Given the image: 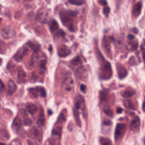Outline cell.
Instances as JSON below:
<instances>
[{
	"mask_svg": "<svg viewBox=\"0 0 145 145\" xmlns=\"http://www.w3.org/2000/svg\"><path fill=\"white\" fill-rule=\"evenodd\" d=\"M112 75V71L111 64L109 62H105L101 68V78L104 80L110 79Z\"/></svg>",
	"mask_w": 145,
	"mask_h": 145,
	"instance_id": "obj_2",
	"label": "cell"
},
{
	"mask_svg": "<svg viewBox=\"0 0 145 145\" xmlns=\"http://www.w3.org/2000/svg\"><path fill=\"white\" fill-rule=\"evenodd\" d=\"M80 90L83 93H85L86 92V86L83 84H82L80 86Z\"/></svg>",
	"mask_w": 145,
	"mask_h": 145,
	"instance_id": "obj_34",
	"label": "cell"
},
{
	"mask_svg": "<svg viewBox=\"0 0 145 145\" xmlns=\"http://www.w3.org/2000/svg\"><path fill=\"white\" fill-rule=\"evenodd\" d=\"M142 6V4L141 2L137 3L134 5L132 11V15H133L134 17H137L140 15L141 12Z\"/></svg>",
	"mask_w": 145,
	"mask_h": 145,
	"instance_id": "obj_12",
	"label": "cell"
},
{
	"mask_svg": "<svg viewBox=\"0 0 145 145\" xmlns=\"http://www.w3.org/2000/svg\"><path fill=\"white\" fill-rule=\"evenodd\" d=\"M47 60H41L40 62L39 66V72L41 75H43L45 72L46 71V65H47Z\"/></svg>",
	"mask_w": 145,
	"mask_h": 145,
	"instance_id": "obj_18",
	"label": "cell"
},
{
	"mask_svg": "<svg viewBox=\"0 0 145 145\" xmlns=\"http://www.w3.org/2000/svg\"><path fill=\"white\" fill-rule=\"evenodd\" d=\"M59 28V25L55 20H52L49 24V29L52 33L58 30Z\"/></svg>",
	"mask_w": 145,
	"mask_h": 145,
	"instance_id": "obj_20",
	"label": "cell"
},
{
	"mask_svg": "<svg viewBox=\"0 0 145 145\" xmlns=\"http://www.w3.org/2000/svg\"><path fill=\"white\" fill-rule=\"evenodd\" d=\"M28 48L25 47L20 48L14 56V59L18 62L21 61L28 52Z\"/></svg>",
	"mask_w": 145,
	"mask_h": 145,
	"instance_id": "obj_6",
	"label": "cell"
},
{
	"mask_svg": "<svg viewBox=\"0 0 145 145\" xmlns=\"http://www.w3.org/2000/svg\"><path fill=\"white\" fill-rule=\"evenodd\" d=\"M21 125V121L18 117H16L15 119L13 120V127L14 129L16 130H18Z\"/></svg>",
	"mask_w": 145,
	"mask_h": 145,
	"instance_id": "obj_22",
	"label": "cell"
},
{
	"mask_svg": "<svg viewBox=\"0 0 145 145\" xmlns=\"http://www.w3.org/2000/svg\"><path fill=\"white\" fill-rule=\"evenodd\" d=\"M61 128L60 127L54 128L52 132V135L55 136H60L61 134Z\"/></svg>",
	"mask_w": 145,
	"mask_h": 145,
	"instance_id": "obj_29",
	"label": "cell"
},
{
	"mask_svg": "<svg viewBox=\"0 0 145 145\" xmlns=\"http://www.w3.org/2000/svg\"><path fill=\"white\" fill-rule=\"evenodd\" d=\"M141 125L140 119L138 117L136 116L134 117L133 119L131 122L129 127L131 130L136 132L139 129Z\"/></svg>",
	"mask_w": 145,
	"mask_h": 145,
	"instance_id": "obj_10",
	"label": "cell"
},
{
	"mask_svg": "<svg viewBox=\"0 0 145 145\" xmlns=\"http://www.w3.org/2000/svg\"><path fill=\"white\" fill-rule=\"evenodd\" d=\"M126 125L125 124H117L116 126L115 132V141H119L123 137L126 132Z\"/></svg>",
	"mask_w": 145,
	"mask_h": 145,
	"instance_id": "obj_3",
	"label": "cell"
},
{
	"mask_svg": "<svg viewBox=\"0 0 145 145\" xmlns=\"http://www.w3.org/2000/svg\"><path fill=\"white\" fill-rule=\"evenodd\" d=\"M98 2L100 4L102 5H105L107 4V1L105 0H98Z\"/></svg>",
	"mask_w": 145,
	"mask_h": 145,
	"instance_id": "obj_39",
	"label": "cell"
},
{
	"mask_svg": "<svg viewBox=\"0 0 145 145\" xmlns=\"http://www.w3.org/2000/svg\"><path fill=\"white\" fill-rule=\"evenodd\" d=\"M32 123V122L31 121V120L29 119H27L24 120V124L26 126H30Z\"/></svg>",
	"mask_w": 145,
	"mask_h": 145,
	"instance_id": "obj_36",
	"label": "cell"
},
{
	"mask_svg": "<svg viewBox=\"0 0 145 145\" xmlns=\"http://www.w3.org/2000/svg\"><path fill=\"white\" fill-rule=\"evenodd\" d=\"M122 111H123V109L119 107L117 108V112L118 114H120L122 112Z\"/></svg>",
	"mask_w": 145,
	"mask_h": 145,
	"instance_id": "obj_41",
	"label": "cell"
},
{
	"mask_svg": "<svg viewBox=\"0 0 145 145\" xmlns=\"http://www.w3.org/2000/svg\"><path fill=\"white\" fill-rule=\"evenodd\" d=\"M110 12V8L108 7H105L103 9V13L106 17H108Z\"/></svg>",
	"mask_w": 145,
	"mask_h": 145,
	"instance_id": "obj_31",
	"label": "cell"
},
{
	"mask_svg": "<svg viewBox=\"0 0 145 145\" xmlns=\"http://www.w3.org/2000/svg\"><path fill=\"white\" fill-rule=\"evenodd\" d=\"M144 44H145V40H144Z\"/></svg>",
	"mask_w": 145,
	"mask_h": 145,
	"instance_id": "obj_48",
	"label": "cell"
},
{
	"mask_svg": "<svg viewBox=\"0 0 145 145\" xmlns=\"http://www.w3.org/2000/svg\"><path fill=\"white\" fill-rule=\"evenodd\" d=\"M48 113H49V115H51L52 114V112H51V110H48Z\"/></svg>",
	"mask_w": 145,
	"mask_h": 145,
	"instance_id": "obj_46",
	"label": "cell"
},
{
	"mask_svg": "<svg viewBox=\"0 0 145 145\" xmlns=\"http://www.w3.org/2000/svg\"><path fill=\"white\" fill-rule=\"evenodd\" d=\"M138 47V43L136 42L133 43L131 46V49L132 51H134L136 50L137 48Z\"/></svg>",
	"mask_w": 145,
	"mask_h": 145,
	"instance_id": "obj_35",
	"label": "cell"
},
{
	"mask_svg": "<svg viewBox=\"0 0 145 145\" xmlns=\"http://www.w3.org/2000/svg\"><path fill=\"white\" fill-rule=\"evenodd\" d=\"M118 76L120 79L124 78L128 74V71L124 66H119L117 68Z\"/></svg>",
	"mask_w": 145,
	"mask_h": 145,
	"instance_id": "obj_13",
	"label": "cell"
},
{
	"mask_svg": "<svg viewBox=\"0 0 145 145\" xmlns=\"http://www.w3.org/2000/svg\"><path fill=\"white\" fill-rule=\"evenodd\" d=\"M134 94V91L131 90H127L124 91L122 93V96L124 98H128L133 96Z\"/></svg>",
	"mask_w": 145,
	"mask_h": 145,
	"instance_id": "obj_23",
	"label": "cell"
},
{
	"mask_svg": "<svg viewBox=\"0 0 145 145\" xmlns=\"http://www.w3.org/2000/svg\"><path fill=\"white\" fill-rule=\"evenodd\" d=\"M0 90H1V91H2V90L4 89V88L5 87V85L3 83L2 81L1 80L0 81Z\"/></svg>",
	"mask_w": 145,
	"mask_h": 145,
	"instance_id": "obj_40",
	"label": "cell"
},
{
	"mask_svg": "<svg viewBox=\"0 0 145 145\" xmlns=\"http://www.w3.org/2000/svg\"><path fill=\"white\" fill-rule=\"evenodd\" d=\"M132 31L134 33H135V34H137L138 32V30L136 28H134V29H133Z\"/></svg>",
	"mask_w": 145,
	"mask_h": 145,
	"instance_id": "obj_42",
	"label": "cell"
},
{
	"mask_svg": "<svg viewBox=\"0 0 145 145\" xmlns=\"http://www.w3.org/2000/svg\"><path fill=\"white\" fill-rule=\"evenodd\" d=\"M142 57H143V60L144 63H145V51H143V53H142Z\"/></svg>",
	"mask_w": 145,
	"mask_h": 145,
	"instance_id": "obj_44",
	"label": "cell"
},
{
	"mask_svg": "<svg viewBox=\"0 0 145 145\" xmlns=\"http://www.w3.org/2000/svg\"><path fill=\"white\" fill-rule=\"evenodd\" d=\"M74 84V79L71 75H66V76L64 79L63 85L64 86L65 90L67 91H71L72 89V86Z\"/></svg>",
	"mask_w": 145,
	"mask_h": 145,
	"instance_id": "obj_7",
	"label": "cell"
},
{
	"mask_svg": "<svg viewBox=\"0 0 145 145\" xmlns=\"http://www.w3.org/2000/svg\"></svg>",
	"mask_w": 145,
	"mask_h": 145,
	"instance_id": "obj_51",
	"label": "cell"
},
{
	"mask_svg": "<svg viewBox=\"0 0 145 145\" xmlns=\"http://www.w3.org/2000/svg\"><path fill=\"white\" fill-rule=\"evenodd\" d=\"M85 100L83 96L79 95L75 99V108L76 110L83 109L85 107Z\"/></svg>",
	"mask_w": 145,
	"mask_h": 145,
	"instance_id": "obj_8",
	"label": "cell"
},
{
	"mask_svg": "<svg viewBox=\"0 0 145 145\" xmlns=\"http://www.w3.org/2000/svg\"><path fill=\"white\" fill-rule=\"evenodd\" d=\"M74 116H75V119L76 121V123L77 124V125L80 127L81 126V122L80 121V119L79 118V112L78 110L75 109V110L74 111Z\"/></svg>",
	"mask_w": 145,
	"mask_h": 145,
	"instance_id": "obj_27",
	"label": "cell"
},
{
	"mask_svg": "<svg viewBox=\"0 0 145 145\" xmlns=\"http://www.w3.org/2000/svg\"><path fill=\"white\" fill-rule=\"evenodd\" d=\"M0 34L3 38L9 39L14 37L15 35V32L10 27L5 25L1 28Z\"/></svg>",
	"mask_w": 145,
	"mask_h": 145,
	"instance_id": "obj_4",
	"label": "cell"
},
{
	"mask_svg": "<svg viewBox=\"0 0 145 145\" xmlns=\"http://www.w3.org/2000/svg\"><path fill=\"white\" fill-rule=\"evenodd\" d=\"M0 145H6V144H4V143H1L0 144Z\"/></svg>",
	"mask_w": 145,
	"mask_h": 145,
	"instance_id": "obj_47",
	"label": "cell"
},
{
	"mask_svg": "<svg viewBox=\"0 0 145 145\" xmlns=\"http://www.w3.org/2000/svg\"><path fill=\"white\" fill-rule=\"evenodd\" d=\"M26 108L30 114L33 115L38 111V108L35 105L32 103H28L26 106Z\"/></svg>",
	"mask_w": 145,
	"mask_h": 145,
	"instance_id": "obj_16",
	"label": "cell"
},
{
	"mask_svg": "<svg viewBox=\"0 0 145 145\" xmlns=\"http://www.w3.org/2000/svg\"><path fill=\"white\" fill-rule=\"evenodd\" d=\"M71 63L73 65L76 66L78 65L82 64L83 63V61L81 58L79 56H77L74 58L71 61Z\"/></svg>",
	"mask_w": 145,
	"mask_h": 145,
	"instance_id": "obj_24",
	"label": "cell"
},
{
	"mask_svg": "<svg viewBox=\"0 0 145 145\" xmlns=\"http://www.w3.org/2000/svg\"><path fill=\"white\" fill-rule=\"evenodd\" d=\"M66 120V117L64 113L63 112L60 113L59 117H58V120L57 121V124H62L65 122Z\"/></svg>",
	"mask_w": 145,
	"mask_h": 145,
	"instance_id": "obj_28",
	"label": "cell"
},
{
	"mask_svg": "<svg viewBox=\"0 0 145 145\" xmlns=\"http://www.w3.org/2000/svg\"><path fill=\"white\" fill-rule=\"evenodd\" d=\"M2 132H3V133H1V136H3L4 138L8 139L9 138V135L7 131L4 130L2 131Z\"/></svg>",
	"mask_w": 145,
	"mask_h": 145,
	"instance_id": "obj_33",
	"label": "cell"
},
{
	"mask_svg": "<svg viewBox=\"0 0 145 145\" xmlns=\"http://www.w3.org/2000/svg\"><path fill=\"white\" fill-rule=\"evenodd\" d=\"M44 122H45V117L43 114V112L42 111L41 112V113L40 114L39 117L37 120V124L38 127H42L44 124Z\"/></svg>",
	"mask_w": 145,
	"mask_h": 145,
	"instance_id": "obj_21",
	"label": "cell"
},
{
	"mask_svg": "<svg viewBox=\"0 0 145 145\" xmlns=\"http://www.w3.org/2000/svg\"><path fill=\"white\" fill-rule=\"evenodd\" d=\"M109 91L107 89H103L100 92V100L103 102L106 101L108 98Z\"/></svg>",
	"mask_w": 145,
	"mask_h": 145,
	"instance_id": "obj_19",
	"label": "cell"
},
{
	"mask_svg": "<svg viewBox=\"0 0 145 145\" xmlns=\"http://www.w3.org/2000/svg\"><path fill=\"white\" fill-rule=\"evenodd\" d=\"M70 53V50L66 45L61 46L58 49V54L60 57H66Z\"/></svg>",
	"mask_w": 145,
	"mask_h": 145,
	"instance_id": "obj_11",
	"label": "cell"
},
{
	"mask_svg": "<svg viewBox=\"0 0 145 145\" xmlns=\"http://www.w3.org/2000/svg\"><path fill=\"white\" fill-rule=\"evenodd\" d=\"M68 2L70 4L76 6H81L85 2V1L82 0H70Z\"/></svg>",
	"mask_w": 145,
	"mask_h": 145,
	"instance_id": "obj_26",
	"label": "cell"
},
{
	"mask_svg": "<svg viewBox=\"0 0 145 145\" xmlns=\"http://www.w3.org/2000/svg\"><path fill=\"white\" fill-rule=\"evenodd\" d=\"M26 75L25 71L23 70H19L17 72V79L20 83H23L26 80Z\"/></svg>",
	"mask_w": 145,
	"mask_h": 145,
	"instance_id": "obj_17",
	"label": "cell"
},
{
	"mask_svg": "<svg viewBox=\"0 0 145 145\" xmlns=\"http://www.w3.org/2000/svg\"><path fill=\"white\" fill-rule=\"evenodd\" d=\"M129 107L131 109H134V107H135L134 104L132 103H131V102L129 103Z\"/></svg>",
	"mask_w": 145,
	"mask_h": 145,
	"instance_id": "obj_43",
	"label": "cell"
},
{
	"mask_svg": "<svg viewBox=\"0 0 145 145\" xmlns=\"http://www.w3.org/2000/svg\"><path fill=\"white\" fill-rule=\"evenodd\" d=\"M127 38L129 40H133L135 38V37L132 34H128V36H127Z\"/></svg>",
	"mask_w": 145,
	"mask_h": 145,
	"instance_id": "obj_37",
	"label": "cell"
},
{
	"mask_svg": "<svg viewBox=\"0 0 145 145\" xmlns=\"http://www.w3.org/2000/svg\"><path fill=\"white\" fill-rule=\"evenodd\" d=\"M28 45L32 51L34 52V53H37L40 49V45L34 41H29L28 43Z\"/></svg>",
	"mask_w": 145,
	"mask_h": 145,
	"instance_id": "obj_15",
	"label": "cell"
},
{
	"mask_svg": "<svg viewBox=\"0 0 145 145\" xmlns=\"http://www.w3.org/2000/svg\"><path fill=\"white\" fill-rule=\"evenodd\" d=\"M77 11L71 10H64L60 12L61 21L71 32H74L75 31V26L73 22L74 19L77 16Z\"/></svg>",
	"mask_w": 145,
	"mask_h": 145,
	"instance_id": "obj_1",
	"label": "cell"
},
{
	"mask_svg": "<svg viewBox=\"0 0 145 145\" xmlns=\"http://www.w3.org/2000/svg\"><path fill=\"white\" fill-rule=\"evenodd\" d=\"M110 124H111V121L109 120H107L103 121V125L106 126H108L110 125Z\"/></svg>",
	"mask_w": 145,
	"mask_h": 145,
	"instance_id": "obj_38",
	"label": "cell"
},
{
	"mask_svg": "<svg viewBox=\"0 0 145 145\" xmlns=\"http://www.w3.org/2000/svg\"><path fill=\"white\" fill-rule=\"evenodd\" d=\"M144 143H145V139H144Z\"/></svg>",
	"mask_w": 145,
	"mask_h": 145,
	"instance_id": "obj_49",
	"label": "cell"
},
{
	"mask_svg": "<svg viewBox=\"0 0 145 145\" xmlns=\"http://www.w3.org/2000/svg\"></svg>",
	"mask_w": 145,
	"mask_h": 145,
	"instance_id": "obj_50",
	"label": "cell"
},
{
	"mask_svg": "<svg viewBox=\"0 0 145 145\" xmlns=\"http://www.w3.org/2000/svg\"><path fill=\"white\" fill-rule=\"evenodd\" d=\"M142 108H143V110L145 111V100L143 101L142 105Z\"/></svg>",
	"mask_w": 145,
	"mask_h": 145,
	"instance_id": "obj_45",
	"label": "cell"
},
{
	"mask_svg": "<svg viewBox=\"0 0 145 145\" xmlns=\"http://www.w3.org/2000/svg\"><path fill=\"white\" fill-rule=\"evenodd\" d=\"M29 91L35 98L40 96L42 98H45L47 95V92L45 89L42 86H36L30 88Z\"/></svg>",
	"mask_w": 145,
	"mask_h": 145,
	"instance_id": "obj_5",
	"label": "cell"
},
{
	"mask_svg": "<svg viewBox=\"0 0 145 145\" xmlns=\"http://www.w3.org/2000/svg\"><path fill=\"white\" fill-rule=\"evenodd\" d=\"M65 36V33L64 31V30H59L55 35V37L57 38H64Z\"/></svg>",
	"mask_w": 145,
	"mask_h": 145,
	"instance_id": "obj_30",
	"label": "cell"
},
{
	"mask_svg": "<svg viewBox=\"0 0 145 145\" xmlns=\"http://www.w3.org/2000/svg\"><path fill=\"white\" fill-rule=\"evenodd\" d=\"M8 92L9 95H13L16 91L17 86L12 80H9L7 83Z\"/></svg>",
	"mask_w": 145,
	"mask_h": 145,
	"instance_id": "obj_14",
	"label": "cell"
},
{
	"mask_svg": "<svg viewBox=\"0 0 145 145\" xmlns=\"http://www.w3.org/2000/svg\"><path fill=\"white\" fill-rule=\"evenodd\" d=\"M100 142L101 145H109L111 144V141L108 137H101L100 139Z\"/></svg>",
	"mask_w": 145,
	"mask_h": 145,
	"instance_id": "obj_25",
	"label": "cell"
},
{
	"mask_svg": "<svg viewBox=\"0 0 145 145\" xmlns=\"http://www.w3.org/2000/svg\"><path fill=\"white\" fill-rule=\"evenodd\" d=\"M37 18L39 21L41 23H47L49 19V14L47 10H42L38 14Z\"/></svg>",
	"mask_w": 145,
	"mask_h": 145,
	"instance_id": "obj_9",
	"label": "cell"
},
{
	"mask_svg": "<svg viewBox=\"0 0 145 145\" xmlns=\"http://www.w3.org/2000/svg\"><path fill=\"white\" fill-rule=\"evenodd\" d=\"M104 112L105 114H106L107 115L109 116H112L113 115V112L109 108H106L104 109Z\"/></svg>",
	"mask_w": 145,
	"mask_h": 145,
	"instance_id": "obj_32",
	"label": "cell"
}]
</instances>
